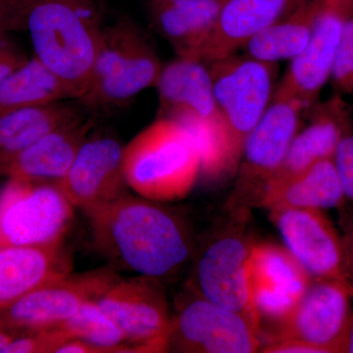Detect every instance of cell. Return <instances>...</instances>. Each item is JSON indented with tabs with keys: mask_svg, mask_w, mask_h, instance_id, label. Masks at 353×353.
<instances>
[{
	"mask_svg": "<svg viewBox=\"0 0 353 353\" xmlns=\"http://www.w3.org/2000/svg\"><path fill=\"white\" fill-rule=\"evenodd\" d=\"M128 187L157 202L182 201L201 178V157L180 123L158 117L124 146Z\"/></svg>",
	"mask_w": 353,
	"mask_h": 353,
	"instance_id": "3",
	"label": "cell"
},
{
	"mask_svg": "<svg viewBox=\"0 0 353 353\" xmlns=\"http://www.w3.org/2000/svg\"><path fill=\"white\" fill-rule=\"evenodd\" d=\"M63 241L0 248V309L72 272Z\"/></svg>",
	"mask_w": 353,
	"mask_h": 353,
	"instance_id": "19",
	"label": "cell"
},
{
	"mask_svg": "<svg viewBox=\"0 0 353 353\" xmlns=\"http://www.w3.org/2000/svg\"><path fill=\"white\" fill-rule=\"evenodd\" d=\"M312 34L303 54L290 62L273 97L292 99L308 109L330 80L341 34L353 13V0H312Z\"/></svg>",
	"mask_w": 353,
	"mask_h": 353,
	"instance_id": "12",
	"label": "cell"
},
{
	"mask_svg": "<svg viewBox=\"0 0 353 353\" xmlns=\"http://www.w3.org/2000/svg\"><path fill=\"white\" fill-rule=\"evenodd\" d=\"M13 31H24L23 0H0V39Z\"/></svg>",
	"mask_w": 353,
	"mask_h": 353,
	"instance_id": "31",
	"label": "cell"
},
{
	"mask_svg": "<svg viewBox=\"0 0 353 353\" xmlns=\"http://www.w3.org/2000/svg\"><path fill=\"white\" fill-rule=\"evenodd\" d=\"M350 130L347 110L339 95L315 106L310 122L297 131L284 161L272 176L266 190L301 173L316 162L333 158L341 138Z\"/></svg>",
	"mask_w": 353,
	"mask_h": 353,
	"instance_id": "21",
	"label": "cell"
},
{
	"mask_svg": "<svg viewBox=\"0 0 353 353\" xmlns=\"http://www.w3.org/2000/svg\"><path fill=\"white\" fill-rule=\"evenodd\" d=\"M262 341L243 316L192 290L172 315L165 352L254 353Z\"/></svg>",
	"mask_w": 353,
	"mask_h": 353,
	"instance_id": "9",
	"label": "cell"
},
{
	"mask_svg": "<svg viewBox=\"0 0 353 353\" xmlns=\"http://www.w3.org/2000/svg\"><path fill=\"white\" fill-rule=\"evenodd\" d=\"M71 340L61 327L21 334L3 350V353H57L58 348Z\"/></svg>",
	"mask_w": 353,
	"mask_h": 353,
	"instance_id": "29",
	"label": "cell"
},
{
	"mask_svg": "<svg viewBox=\"0 0 353 353\" xmlns=\"http://www.w3.org/2000/svg\"><path fill=\"white\" fill-rule=\"evenodd\" d=\"M352 299L340 281L312 279L292 314L268 343L296 340L322 353H343L352 314Z\"/></svg>",
	"mask_w": 353,
	"mask_h": 353,
	"instance_id": "13",
	"label": "cell"
},
{
	"mask_svg": "<svg viewBox=\"0 0 353 353\" xmlns=\"http://www.w3.org/2000/svg\"><path fill=\"white\" fill-rule=\"evenodd\" d=\"M305 110L292 99H272L263 117L243 145L236 172L234 208L259 206L272 176L280 168L292 139L301 129V114Z\"/></svg>",
	"mask_w": 353,
	"mask_h": 353,
	"instance_id": "8",
	"label": "cell"
},
{
	"mask_svg": "<svg viewBox=\"0 0 353 353\" xmlns=\"http://www.w3.org/2000/svg\"><path fill=\"white\" fill-rule=\"evenodd\" d=\"M19 334H21L0 327V353H3V350H6L7 345Z\"/></svg>",
	"mask_w": 353,
	"mask_h": 353,
	"instance_id": "34",
	"label": "cell"
},
{
	"mask_svg": "<svg viewBox=\"0 0 353 353\" xmlns=\"http://www.w3.org/2000/svg\"><path fill=\"white\" fill-rule=\"evenodd\" d=\"M94 301L139 352H165L172 315L161 280L118 276Z\"/></svg>",
	"mask_w": 353,
	"mask_h": 353,
	"instance_id": "10",
	"label": "cell"
},
{
	"mask_svg": "<svg viewBox=\"0 0 353 353\" xmlns=\"http://www.w3.org/2000/svg\"><path fill=\"white\" fill-rule=\"evenodd\" d=\"M150 1L170 2V1H178V0H150Z\"/></svg>",
	"mask_w": 353,
	"mask_h": 353,
	"instance_id": "37",
	"label": "cell"
},
{
	"mask_svg": "<svg viewBox=\"0 0 353 353\" xmlns=\"http://www.w3.org/2000/svg\"><path fill=\"white\" fill-rule=\"evenodd\" d=\"M252 245L234 225L216 234L196 256L190 289L211 303L243 316L260 336L250 283Z\"/></svg>",
	"mask_w": 353,
	"mask_h": 353,
	"instance_id": "7",
	"label": "cell"
},
{
	"mask_svg": "<svg viewBox=\"0 0 353 353\" xmlns=\"http://www.w3.org/2000/svg\"><path fill=\"white\" fill-rule=\"evenodd\" d=\"M67 99L77 101L75 92L36 57L26 60L0 85V114Z\"/></svg>",
	"mask_w": 353,
	"mask_h": 353,
	"instance_id": "25",
	"label": "cell"
},
{
	"mask_svg": "<svg viewBox=\"0 0 353 353\" xmlns=\"http://www.w3.org/2000/svg\"><path fill=\"white\" fill-rule=\"evenodd\" d=\"M85 1L92 2V3L97 4V6L103 7V0H85Z\"/></svg>",
	"mask_w": 353,
	"mask_h": 353,
	"instance_id": "36",
	"label": "cell"
},
{
	"mask_svg": "<svg viewBox=\"0 0 353 353\" xmlns=\"http://www.w3.org/2000/svg\"><path fill=\"white\" fill-rule=\"evenodd\" d=\"M81 102H57L0 114V166L50 132L85 114Z\"/></svg>",
	"mask_w": 353,
	"mask_h": 353,
	"instance_id": "24",
	"label": "cell"
},
{
	"mask_svg": "<svg viewBox=\"0 0 353 353\" xmlns=\"http://www.w3.org/2000/svg\"><path fill=\"white\" fill-rule=\"evenodd\" d=\"M27 59L8 39V36L0 39V85Z\"/></svg>",
	"mask_w": 353,
	"mask_h": 353,
	"instance_id": "33",
	"label": "cell"
},
{
	"mask_svg": "<svg viewBox=\"0 0 353 353\" xmlns=\"http://www.w3.org/2000/svg\"><path fill=\"white\" fill-rule=\"evenodd\" d=\"M97 250L114 270L163 280L194 254L187 225L170 209L129 192L85 211Z\"/></svg>",
	"mask_w": 353,
	"mask_h": 353,
	"instance_id": "1",
	"label": "cell"
},
{
	"mask_svg": "<svg viewBox=\"0 0 353 353\" xmlns=\"http://www.w3.org/2000/svg\"><path fill=\"white\" fill-rule=\"evenodd\" d=\"M269 212L288 250L312 279L338 280L343 284V236L322 210L283 208Z\"/></svg>",
	"mask_w": 353,
	"mask_h": 353,
	"instance_id": "16",
	"label": "cell"
},
{
	"mask_svg": "<svg viewBox=\"0 0 353 353\" xmlns=\"http://www.w3.org/2000/svg\"><path fill=\"white\" fill-rule=\"evenodd\" d=\"M250 271L260 329L268 323L276 332L292 314L312 277L287 248L272 243H253Z\"/></svg>",
	"mask_w": 353,
	"mask_h": 353,
	"instance_id": "14",
	"label": "cell"
},
{
	"mask_svg": "<svg viewBox=\"0 0 353 353\" xmlns=\"http://www.w3.org/2000/svg\"><path fill=\"white\" fill-rule=\"evenodd\" d=\"M347 203L333 158L316 162L301 173L269 188L259 208L343 209Z\"/></svg>",
	"mask_w": 353,
	"mask_h": 353,
	"instance_id": "23",
	"label": "cell"
},
{
	"mask_svg": "<svg viewBox=\"0 0 353 353\" xmlns=\"http://www.w3.org/2000/svg\"><path fill=\"white\" fill-rule=\"evenodd\" d=\"M70 339L81 340L101 348L103 353L139 352L130 345L117 325L95 303L85 301L73 317L62 324Z\"/></svg>",
	"mask_w": 353,
	"mask_h": 353,
	"instance_id": "27",
	"label": "cell"
},
{
	"mask_svg": "<svg viewBox=\"0 0 353 353\" xmlns=\"http://www.w3.org/2000/svg\"><path fill=\"white\" fill-rule=\"evenodd\" d=\"M103 7L85 0H23L24 31L34 57L82 102L92 78Z\"/></svg>",
	"mask_w": 353,
	"mask_h": 353,
	"instance_id": "2",
	"label": "cell"
},
{
	"mask_svg": "<svg viewBox=\"0 0 353 353\" xmlns=\"http://www.w3.org/2000/svg\"><path fill=\"white\" fill-rule=\"evenodd\" d=\"M314 6L312 0L284 19L253 37L243 50L246 55L260 61L276 64L282 60L296 59L307 48L312 34Z\"/></svg>",
	"mask_w": 353,
	"mask_h": 353,
	"instance_id": "26",
	"label": "cell"
},
{
	"mask_svg": "<svg viewBox=\"0 0 353 353\" xmlns=\"http://www.w3.org/2000/svg\"><path fill=\"white\" fill-rule=\"evenodd\" d=\"M124 146L106 132H90L58 185L74 208L85 212L127 194Z\"/></svg>",
	"mask_w": 353,
	"mask_h": 353,
	"instance_id": "15",
	"label": "cell"
},
{
	"mask_svg": "<svg viewBox=\"0 0 353 353\" xmlns=\"http://www.w3.org/2000/svg\"><path fill=\"white\" fill-rule=\"evenodd\" d=\"M163 66L143 30L120 18L102 27L90 87L81 103L92 109L123 105L157 87Z\"/></svg>",
	"mask_w": 353,
	"mask_h": 353,
	"instance_id": "4",
	"label": "cell"
},
{
	"mask_svg": "<svg viewBox=\"0 0 353 353\" xmlns=\"http://www.w3.org/2000/svg\"><path fill=\"white\" fill-rule=\"evenodd\" d=\"M94 127L85 114L62 125L0 166V175L59 185Z\"/></svg>",
	"mask_w": 353,
	"mask_h": 353,
	"instance_id": "17",
	"label": "cell"
},
{
	"mask_svg": "<svg viewBox=\"0 0 353 353\" xmlns=\"http://www.w3.org/2000/svg\"><path fill=\"white\" fill-rule=\"evenodd\" d=\"M118 276L110 266L78 274L71 272L0 309V327L24 334L61 326Z\"/></svg>",
	"mask_w": 353,
	"mask_h": 353,
	"instance_id": "11",
	"label": "cell"
},
{
	"mask_svg": "<svg viewBox=\"0 0 353 353\" xmlns=\"http://www.w3.org/2000/svg\"><path fill=\"white\" fill-rule=\"evenodd\" d=\"M305 2L306 0H226L197 61L208 64L236 54L253 37L288 17Z\"/></svg>",
	"mask_w": 353,
	"mask_h": 353,
	"instance_id": "18",
	"label": "cell"
},
{
	"mask_svg": "<svg viewBox=\"0 0 353 353\" xmlns=\"http://www.w3.org/2000/svg\"><path fill=\"white\" fill-rule=\"evenodd\" d=\"M343 353H353V311L347 336H345V343H343Z\"/></svg>",
	"mask_w": 353,
	"mask_h": 353,
	"instance_id": "35",
	"label": "cell"
},
{
	"mask_svg": "<svg viewBox=\"0 0 353 353\" xmlns=\"http://www.w3.org/2000/svg\"><path fill=\"white\" fill-rule=\"evenodd\" d=\"M330 80L336 92L341 94L353 92V13L341 34Z\"/></svg>",
	"mask_w": 353,
	"mask_h": 353,
	"instance_id": "28",
	"label": "cell"
},
{
	"mask_svg": "<svg viewBox=\"0 0 353 353\" xmlns=\"http://www.w3.org/2000/svg\"><path fill=\"white\" fill-rule=\"evenodd\" d=\"M341 228L345 250L343 285L347 288L353 297V213L347 212L341 216Z\"/></svg>",
	"mask_w": 353,
	"mask_h": 353,
	"instance_id": "32",
	"label": "cell"
},
{
	"mask_svg": "<svg viewBox=\"0 0 353 353\" xmlns=\"http://www.w3.org/2000/svg\"><path fill=\"white\" fill-rule=\"evenodd\" d=\"M206 65L238 168L246 139L273 99L276 64L234 54Z\"/></svg>",
	"mask_w": 353,
	"mask_h": 353,
	"instance_id": "5",
	"label": "cell"
},
{
	"mask_svg": "<svg viewBox=\"0 0 353 353\" xmlns=\"http://www.w3.org/2000/svg\"><path fill=\"white\" fill-rule=\"evenodd\" d=\"M333 161L345 199L353 204V132L352 130L345 132L341 138L334 152Z\"/></svg>",
	"mask_w": 353,
	"mask_h": 353,
	"instance_id": "30",
	"label": "cell"
},
{
	"mask_svg": "<svg viewBox=\"0 0 353 353\" xmlns=\"http://www.w3.org/2000/svg\"><path fill=\"white\" fill-rule=\"evenodd\" d=\"M155 88L159 99L158 117L224 120L216 102L208 65L203 62L176 57L164 65Z\"/></svg>",
	"mask_w": 353,
	"mask_h": 353,
	"instance_id": "20",
	"label": "cell"
},
{
	"mask_svg": "<svg viewBox=\"0 0 353 353\" xmlns=\"http://www.w3.org/2000/svg\"><path fill=\"white\" fill-rule=\"evenodd\" d=\"M74 209L58 185L8 178L0 190V248L63 241Z\"/></svg>",
	"mask_w": 353,
	"mask_h": 353,
	"instance_id": "6",
	"label": "cell"
},
{
	"mask_svg": "<svg viewBox=\"0 0 353 353\" xmlns=\"http://www.w3.org/2000/svg\"><path fill=\"white\" fill-rule=\"evenodd\" d=\"M226 0L150 1L155 30L166 39L176 57L196 60L214 29Z\"/></svg>",
	"mask_w": 353,
	"mask_h": 353,
	"instance_id": "22",
	"label": "cell"
}]
</instances>
